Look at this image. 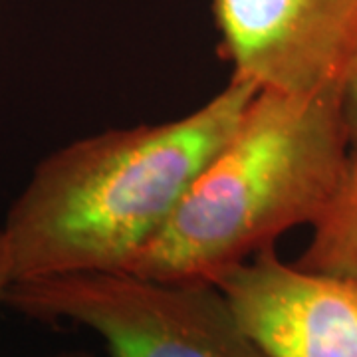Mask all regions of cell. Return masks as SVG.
<instances>
[{"instance_id": "obj_1", "label": "cell", "mask_w": 357, "mask_h": 357, "mask_svg": "<svg viewBox=\"0 0 357 357\" xmlns=\"http://www.w3.org/2000/svg\"><path fill=\"white\" fill-rule=\"evenodd\" d=\"M255 84L230 76L192 114L114 129L48 155L0 229V302L14 282L126 272L238 128Z\"/></svg>"}, {"instance_id": "obj_2", "label": "cell", "mask_w": 357, "mask_h": 357, "mask_svg": "<svg viewBox=\"0 0 357 357\" xmlns=\"http://www.w3.org/2000/svg\"><path fill=\"white\" fill-rule=\"evenodd\" d=\"M349 169L340 91L258 89L225 147L195 178L128 274L208 282L296 225H314Z\"/></svg>"}, {"instance_id": "obj_3", "label": "cell", "mask_w": 357, "mask_h": 357, "mask_svg": "<svg viewBox=\"0 0 357 357\" xmlns=\"http://www.w3.org/2000/svg\"><path fill=\"white\" fill-rule=\"evenodd\" d=\"M2 302L34 318L86 326L112 357H266L208 282L79 272L14 282Z\"/></svg>"}, {"instance_id": "obj_4", "label": "cell", "mask_w": 357, "mask_h": 357, "mask_svg": "<svg viewBox=\"0 0 357 357\" xmlns=\"http://www.w3.org/2000/svg\"><path fill=\"white\" fill-rule=\"evenodd\" d=\"M232 76L292 96L340 91L357 54V0H213Z\"/></svg>"}, {"instance_id": "obj_5", "label": "cell", "mask_w": 357, "mask_h": 357, "mask_svg": "<svg viewBox=\"0 0 357 357\" xmlns=\"http://www.w3.org/2000/svg\"><path fill=\"white\" fill-rule=\"evenodd\" d=\"M266 357H357V288L284 264L274 244L215 282Z\"/></svg>"}, {"instance_id": "obj_6", "label": "cell", "mask_w": 357, "mask_h": 357, "mask_svg": "<svg viewBox=\"0 0 357 357\" xmlns=\"http://www.w3.org/2000/svg\"><path fill=\"white\" fill-rule=\"evenodd\" d=\"M296 266L349 282L357 288V165L314 222V236Z\"/></svg>"}, {"instance_id": "obj_7", "label": "cell", "mask_w": 357, "mask_h": 357, "mask_svg": "<svg viewBox=\"0 0 357 357\" xmlns=\"http://www.w3.org/2000/svg\"><path fill=\"white\" fill-rule=\"evenodd\" d=\"M340 107L349 145V163L357 165V54L340 88Z\"/></svg>"}]
</instances>
